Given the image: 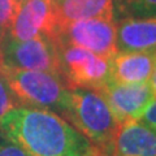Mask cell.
<instances>
[{"label": "cell", "mask_w": 156, "mask_h": 156, "mask_svg": "<svg viewBox=\"0 0 156 156\" xmlns=\"http://www.w3.org/2000/svg\"><path fill=\"white\" fill-rule=\"evenodd\" d=\"M0 156H29L20 146L0 134Z\"/></svg>", "instance_id": "cell-16"}, {"label": "cell", "mask_w": 156, "mask_h": 156, "mask_svg": "<svg viewBox=\"0 0 156 156\" xmlns=\"http://www.w3.org/2000/svg\"><path fill=\"white\" fill-rule=\"evenodd\" d=\"M57 42L86 48L99 56L112 58L117 51L116 23L108 18L74 21L57 30Z\"/></svg>", "instance_id": "cell-6"}, {"label": "cell", "mask_w": 156, "mask_h": 156, "mask_svg": "<svg viewBox=\"0 0 156 156\" xmlns=\"http://www.w3.org/2000/svg\"><path fill=\"white\" fill-rule=\"evenodd\" d=\"M119 3H121V4H128L129 3V0H117Z\"/></svg>", "instance_id": "cell-20"}, {"label": "cell", "mask_w": 156, "mask_h": 156, "mask_svg": "<svg viewBox=\"0 0 156 156\" xmlns=\"http://www.w3.org/2000/svg\"><path fill=\"white\" fill-rule=\"evenodd\" d=\"M0 134L29 156H96L86 136L56 112L16 107L0 120Z\"/></svg>", "instance_id": "cell-1"}, {"label": "cell", "mask_w": 156, "mask_h": 156, "mask_svg": "<svg viewBox=\"0 0 156 156\" xmlns=\"http://www.w3.org/2000/svg\"><path fill=\"white\" fill-rule=\"evenodd\" d=\"M119 52L156 51V16L125 18L116 25Z\"/></svg>", "instance_id": "cell-10"}, {"label": "cell", "mask_w": 156, "mask_h": 156, "mask_svg": "<svg viewBox=\"0 0 156 156\" xmlns=\"http://www.w3.org/2000/svg\"><path fill=\"white\" fill-rule=\"evenodd\" d=\"M60 115L100 152L107 150L120 126L104 98L94 90L68 89Z\"/></svg>", "instance_id": "cell-2"}, {"label": "cell", "mask_w": 156, "mask_h": 156, "mask_svg": "<svg viewBox=\"0 0 156 156\" xmlns=\"http://www.w3.org/2000/svg\"><path fill=\"white\" fill-rule=\"evenodd\" d=\"M5 65L16 69L47 72L60 76V60L56 39L39 37L29 41H14L7 35L2 39Z\"/></svg>", "instance_id": "cell-5"}, {"label": "cell", "mask_w": 156, "mask_h": 156, "mask_svg": "<svg viewBox=\"0 0 156 156\" xmlns=\"http://www.w3.org/2000/svg\"><path fill=\"white\" fill-rule=\"evenodd\" d=\"M53 2H55L58 29L66 23L82 20H113L115 0H53Z\"/></svg>", "instance_id": "cell-12"}, {"label": "cell", "mask_w": 156, "mask_h": 156, "mask_svg": "<svg viewBox=\"0 0 156 156\" xmlns=\"http://www.w3.org/2000/svg\"><path fill=\"white\" fill-rule=\"evenodd\" d=\"M20 2H25V0H20Z\"/></svg>", "instance_id": "cell-21"}, {"label": "cell", "mask_w": 156, "mask_h": 156, "mask_svg": "<svg viewBox=\"0 0 156 156\" xmlns=\"http://www.w3.org/2000/svg\"><path fill=\"white\" fill-rule=\"evenodd\" d=\"M16 107L20 105L9 90L3 74L0 73V120H2V117H4V115H7L9 111L16 108Z\"/></svg>", "instance_id": "cell-14"}, {"label": "cell", "mask_w": 156, "mask_h": 156, "mask_svg": "<svg viewBox=\"0 0 156 156\" xmlns=\"http://www.w3.org/2000/svg\"><path fill=\"white\" fill-rule=\"evenodd\" d=\"M20 0H0V41L7 35L20 9Z\"/></svg>", "instance_id": "cell-13"}, {"label": "cell", "mask_w": 156, "mask_h": 156, "mask_svg": "<svg viewBox=\"0 0 156 156\" xmlns=\"http://www.w3.org/2000/svg\"><path fill=\"white\" fill-rule=\"evenodd\" d=\"M98 92L104 98L120 125L130 120H139L156 98L148 82L117 83L109 81Z\"/></svg>", "instance_id": "cell-8"}, {"label": "cell", "mask_w": 156, "mask_h": 156, "mask_svg": "<svg viewBox=\"0 0 156 156\" xmlns=\"http://www.w3.org/2000/svg\"><path fill=\"white\" fill-rule=\"evenodd\" d=\"M98 156H156V128L142 120L121 124L109 146Z\"/></svg>", "instance_id": "cell-9"}, {"label": "cell", "mask_w": 156, "mask_h": 156, "mask_svg": "<svg viewBox=\"0 0 156 156\" xmlns=\"http://www.w3.org/2000/svg\"><path fill=\"white\" fill-rule=\"evenodd\" d=\"M2 74L20 107L60 113L68 90L60 76L9 66H5Z\"/></svg>", "instance_id": "cell-3"}, {"label": "cell", "mask_w": 156, "mask_h": 156, "mask_svg": "<svg viewBox=\"0 0 156 156\" xmlns=\"http://www.w3.org/2000/svg\"><path fill=\"white\" fill-rule=\"evenodd\" d=\"M57 50L60 74L68 89L99 91L111 81L112 58L62 42H57Z\"/></svg>", "instance_id": "cell-4"}, {"label": "cell", "mask_w": 156, "mask_h": 156, "mask_svg": "<svg viewBox=\"0 0 156 156\" xmlns=\"http://www.w3.org/2000/svg\"><path fill=\"white\" fill-rule=\"evenodd\" d=\"M156 65V51L117 52L111 62V81L117 83H146Z\"/></svg>", "instance_id": "cell-11"}, {"label": "cell", "mask_w": 156, "mask_h": 156, "mask_svg": "<svg viewBox=\"0 0 156 156\" xmlns=\"http://www.w3.org/2000/svg\"><path fill=\"white\" fill-rule=\"evenodd\" d=\"M57 29L53 0H25L20 4L7 37L14 41H29L39 37L56 39Z\"/></svg>", "instance_id": "cell-7"}, {"label": "cell", "mask_w": 156, "mask_h": 156, "mask_svg": "<svg viewBox=\"0 0 156 156\" xmlns=\"http://www.w3.org/2000/svg\"><path fill=\"white\" fill-rule=\"evenodd\" d=\"M139 120H142L146 124L156 128V98H155V100L152 101V103L147 107V109L143 112V115Z\"/></svg>", "instance_id": "cell-17"}, {"label": "cell", "mask_w": 156, "mask_h": 156, "mask_svg": "<svg viewBox=\"0 0 156 156\" xmlns=\"http://www.w3.org/2000/svg\"><path fill=\"white\" fill-rule=\"evenodd\" d=\"M128 5L139 17L156 16V0H129Z\"/></svg>", "instance_id": "cell-15"}, {"label": "cell", "mask_w": 156, "mask_h": 156, "mask_svg": "<svg viewBox=\"0 0 156 156\" xmlns=\"http://www.w3.org/2000/svg\"><path fill=\"white\" fill-rule=\"evenodd\" d=\"M148 83H150L151 89H152L154 94H155V96H156V65H155L154 70H152V74H151V77H150V81H148Z\"/></svg>", "instance_id": "cell-18"}, {"label": "cell", "mask_w": 156, "mask_h": 156, "mask_svg": "<svg viewBox=\"0 0 156 156\" xmlns=\"http://www.w3.org/2000/svg\"><path fill=\"white\" fill-rule=\"evenodd\" d=\"M5 60H4V53L2 50V41H0V73H3V70L5 69Z\"/></svg>", "instance_id": "cell-19"}]
</instances>
